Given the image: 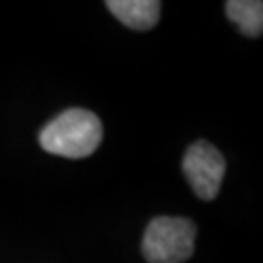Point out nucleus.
<instances>
[{
	"mask_svg": "<svg viewBox=\"0 0 263 263\" xmlns=\"http://www.w3.org/2000/svg\"><path fill=\"white\" fill-rule=\"evenodd\" d=\"M226 16L248 37H259L263 31V4L259 0H228Z\"/></svg>",
	"mask_w": 263,
	"mask_h": 263,
	"instance_id": "obj_5",
	"label": "nucleus"
},
{
	"mask_svg": "<svg viewBox=\"0 0 263 263\" xmlns=\"http://www.w3.org/2000/svg\"><path fill=\"white\" fill-rule=\"evenodd\" d=\"M197 226L183 216H158L142 238V255L148 263H183L195 252Z\"/></svg>",
	"mask_w": 263,
	"mask_h": 263,
	"instance_id": "obj_2",
	"label": "nucleus"
},
{
	"mask_svg": "<svg viewBox=\"0 0 263 263\" xmlns=\"http://www.w3.org/2000/svg\"><path fill=\"white\" fill-rule=\"evenodd\" d=\"M181 168L197 197L213 201L218 195L226 174V162L216 146L207 141L191 144L183 156Z\"/></svg>",
	"mask_w": 263,
	"mask_h": 263,
	"instance_id": "obj_3",
	"label": "nucleus"
},
{
	"mask_svg": "<svg viewBox=\"0 0 263 263\" xmlns=\"http://www.w3.org/2000/svg\"><path fill=\"white\" fill-rule=\"evenodd\" d=\"M105 6L123 26L139 31L152 29L160 20L162 4L156 0H107Z\"/></svg>",
	"mask_w": 263,
	"mask_h": 263,
	"instance_id": "obj_4",
	"label": "nucleus"
},
{
	"mask_svg": "<svg viewBox=\"0 0 263 263\" xmlns=\"http://www.w3.org/2000/svg\"><path fill=\"white\" fill-rule=\"evenodd\" d=\"M102 139L104 127L100 117L82 107L63 111L39 133L41 148L65 158H86L94 154Z\"/></svg>",
	"mask_w": 263,
	"mask_h": 263,
	"instance_id": "obj_1",
	"label": "nucleus"
}]
</instances>
